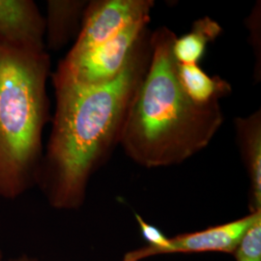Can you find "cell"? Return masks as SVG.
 <instances>
[{
    "mask_svg": "<svg viewBox=\"0 0 261 261\" xmlns=\"http://www.w3.org/2000/svg\"><path fill=\"white\" fill-rule=\"evenodd\" d=\"M149 30L111 83L83 85L53 74L56 111L37 186L56 210L84 205L91 177L120 144L130 105L149 65Z\"/></svg>",
    "mask_w": 261,
    "mask_h": 261,
    "instance_id": "1",
    "label": "cell"
},
{
    "mask_svg": "<svg viewBox=\"0 0 261 261\" xmlns=\"http://www.w3.org/2000/svg\"><path fill=\"white\" fill-rule=\"evenodd\" d=\"M176 37L167 27L151 32L149 65L122 130L119 145L142 168L185 162L209 145L224 122L220 102L196 103L181 85L172 49Z\"/></svg>",
    "mask_w": 261,
    "mask_h": 261,
    "instance_id": "2",
    "label": "cell"
},
{
    "mask_svg": "<svg viewBox=\"0 0 261 261\" xmlns=\"http://www.w3.org/2000/svg\"><path fill=\"white\" fill-rule=\"evenodd\" d=\"M49 74L47 50L0 45V198L16 200L37 186Z\"/></svg>",
    "mask_w": 261,
    "mask_h": 261,
    "instance_id": "3",
    "label": "cell"
},
{
    "mask_svg": "<svg viewBox=\"0 0 261 261\" xmlns=\"http://www.w3.org/2000/svg\"><path fill=\"white\" fill-rule=\"evenodd\" d=\"M149 21H140L125 29L112 40L74 57L65 56L55 75L83 85L111 83L128 64Z\"/></svg>",
    "mask_w": 261,
    "mask_h": 261,
    "instance_id": "4",
    "label": "cell"
},
{
    "mask_svg": "<svg viewBox=\"0 0 261 261\" xmlns=\"http://www.w3.org/2000/svg\"><path fill=\"white\" fill-rule=\"evenodd\" d=\"M152 0L88 1L80 32L67 57H74L112 40L140 21H150Z\"/></svg>",
    "mask_w": 261,
    "mask_h": 261,
    "instance_id": "5",
    "label": "cell"
},
{
    "mask_svg": "<svg viewBox=\"0 0 261 261\" xmlns=\"http://www.w3.org/2000/svg\"><path fill=\"white\" fill-rule=\"evenodd\" d=\"M259 219L261 211L199 231L180 234L169 238L168 244L162 248H153L146 245L126 252L122 261H142L152 256L173 253L224 252L232 254L244 235Z\"/></svg>",
    "mask_w": 261,
    "mask_h": 261,
    "instance_id": "6",
    "label": "cell"
},
{
    "mask_svg": "<svg viewBox=\"0 0 261 261\" xmlns=\"http://www.w3.org/2000/svg\"><path fill=\"white\" fill-rule=\"evenodd\" d=\"M0 45L31 51L47 50L45 17L33 0H0Z\"/></svg>",
    "mask_w": 261,
    "mask_h": 261,
    "instance_id": "7",
    "label": "cell"
},
{
    "mask_svg": "<svg viewBox=\"0 0 261 261\" xmlns=\"http://www.w3.org/2000/svg\"><path fill=\"white\" fill-rule=\"evenodd\" d=\"M236 141L250 181V213L261 211V112L234 120Z\"/></svg>",
    "mask_w": 261,
    "mask_h": 261,
    "instance_id": "8",
    "label": "cell"
},
{
    "mask_svg": "<svg viewBox=\"0 0 261 261\" xmlns=\"http://www.w3.org/2000/svg\"><path fill=\"white\" fill-rule=\"evenodd\" d=\"M85 0H48L45 17V45L47 50L58 51L77 36L82 27Z\"/></svg>",
    "mask_w": 261,
    "mask_h": 261,
    "instance_id": "9",
    "label": "cell"
},
{
    "mask_svg": "<svg viewBox=\"0 0 261 261\" xmlns=\"http://www.w3.org/2000/svg\"><path fill=\"white\" fill-rule=\"evenodd\" d=\"M178 63V62H177ZM178 77L189 97L198 103L220 102L231 93V86L220 76H211L198 64H179Z\"/></svg>",
    "mask_w": 261,
    "mask_h": 261,
    "instance_id": "10",
    "label": "cell"
},
{
    "mask_svg": "<svg viewBox=\"0 0 261 261\" xmlns=\"http://www.w3.org/2000/svg\"><path fill=\"white\" fill-rule=\"evenodd\" d=\"M222 33L221 25L208 17L196 19L191 30L176 37L173 43V56L179 64H198L204 57L210 43Z\"/></svg>",
    "mask_w": 261,
    "mask_h": 261,
    "instance_id": "11",
    "label": "cell"
},
{
    "mask_svg": "<svg viewBox=\"0 0 261 261\" xmlns=\"http://www.w3.org/2000/svg\"><path fill=\"white\" fill-rule=\"evenodd\" d=\"M232 254L236 261H261V219L246 232Z\"/></svg>",
    "mask_w": 261,
    "mask_h": 261,
    "instance_id": "12",
    "label": "cell"
},
{
    "mask_svg": "<svg viewBox=\"0 0 261 261\" xmlns=\"http://www.w3.org/2000/svg\"><path fill=\"white\" fill-rule=\"evenodd\" d=\"M136 219L140 226V233L146 240L148 246L153 248H162L168 244L169 237L163 233L158 227L148 224L140 215L136 214Z\"/></svg>",
    "mask_w": 261,
    "mask_h": 261,
    "instance_id": "13",
    "label": "cell"
},
{
    "mask_svg": "<svg viewBox=\"0 0 261 261\" xmlns=\"http://www.w3.org/2000/svg\"><path fill=\"white\" fill-rule=\"evenodd\" d=\"M31 258L32 257H30V256H28V255H20V256H18V257H14V258H10L8 260L6 261H31Z\"/></svg>",
    "mask_w": 261,
    "mask_h": 261,
    "instance_id": "14",
    "label": "cell"
},
{
    "mask_svg": "<svg viewBox=\"0 0 261 261\" xmlns=\"http://www.w3.org/2000/svg\"><path fill=\"white\" fill-rule=\"evenodd\" d=\"M0 261H6V259L4 258V254H3L1 248H0Z\"/></svg>",
    "mask_w": 261,
    "mask_h": 261,
    "instance_id": "15",
    "label": "cell"
},
{
    "mask_svg": "<svg viewBox=\"0 0 261 261\" xmlns=\"http://www.w3.org/2000/svg\"><path fill=\"white\" fill-rule=\"evenodd\" d=\"M31 261H38L37 259H35V258H31Z\"/></svg>",
    "mask_w": 261,
    "mask_h": 261,
    "instance_id": "16",
    "label": "cell"
}]
</instances>
